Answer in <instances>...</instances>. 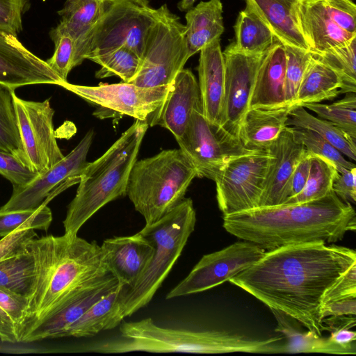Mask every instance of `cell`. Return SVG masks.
Listing matches in <instances>:
<instances>
[{
	"instance_id": "f907efd6",
	"label": "cell",
	"mask_w": 356,
	"mask_h": 356,
	"mask_svg": "<svg viewBox=\"0 0 356 356\" xmlns=\"http://www.w3.org/2000/svg\"><path fill=\"white\" fill-rule=\"evenodd\" d=\"M310 160L311 154L305 150L296 164L288 182L285 201L296 196L302 191L308 178Z\"/></svg>"
},
{
	"instance_id": "44dd1931",
	"label": "cell",
	"mask_w": 356,
	"mask_h": 356,
	"mask_svg": "<svg viewBox=\"0 0 356 356\" xmlns=\"http://www.w3.org/2000/svg\"><path fill=\"white\" fill-rule=\"evenodd\" d=\"M266 150L271 158L259 207L280 205L285 201L289 179L306 149L286 126Z\"/></svg>"
},
{
	"instance_id": "5b68a950",
	"label": "cell",
	"mask_w": 356,
	"mask_h": 356,
	"mask_svg": "<svg viewBox=\"0 0 356 356\" xmlns=\"http://www.w3.org/2000/svg\"><path fill=\"white\" fill-rule=\"evenodd\" d=\"M148 127L136 120L100 157L89 162L63 222L65 234L77 235L101 208L127 195L129 174Z\"/></svg>"
},
{
	"instance_id": "8d00e7d4",
	"label": "cell",
	"mask_w": 356,
	"mask_h": 356,
	"mask_svg": "<svg viewBox=\"0 0 356 356\" xmlns=\"http://www.w3.org/2000/svg\"><path fill=\"white\" fill-rule=\"evenodd\" d=\"M88 60L101 66L95 73L97 78L103 79L117 76L126 83L131 82L135 78L141 63V58L136 52L125 47H120L92 56Z\"/></svg>"
},
{
	"instance_id": "9a60e30c",
	"label": "cell",
	"mask_w": 356,
	"mask_h": 356,
	"mask_svg": "<svg viewBox=\"0 0 356 356\" xmlns=\"http://www.w3.org/2000/svg\"><path fill=\"white\" fill-rule=\"evenodd\" d=\"M265 252L257 245L243 241L205 254L165 298L197 293L229 281L257 261Z\"/></svg>"
},
{
	"instance_id": "603a6c76",
	"label": "cell",
	"mask_w": 356,
	"mask_h": 356,
	"mask_svg": "<svg viewBox=\"0 0 356 356\" xmlns=\"http://www.w3.org/2000/svg\"><path fill=\"white\" fill-rule=\"evenodd\" d=\"M198 86L202 113L211 122L221 127L225 96V60L220 40L200 51Z\"/></svg>"
},
{
	"instance_id": "7402d4cb",
	"label": "cell",
	"mask_w": 356,
	"mask_h": 356,
	"mask_svg": "<svg viewBox=\"0 0 356 356\" xmlns=\"http://www.w3.org/2000/svg\"><path fill=\"white\" fill-rule=\"evenodd\" d=\"M295 13L309 50L314 54L344 45L356 38L332 20L323 0H299Z\"/></svg>"
},
{
	"instance_id": "7a4b0ae2",
	"label": "cell",
	"mask_w": 356,
	"mask_h": 356,
	"mask_svg": "<svg viewBox=\"0 0 356 356\" xmlns=\"http://www.w3.org/2000/svg\"><path fill=\"white\" fill-rule=\"evenodd\" d=\"M222 225L237 238L270 250L293 244L337 242L355 230L356 213L350 203L332 191L303 203L259 207L223 216Z\"/></svg>"
},
{
	"instance_id": "1f68e13d",
	"label": "cell",
	"mask_w": 356,
	"mask_h": 356,
	"mask_svg": "<svg viewBox=\"0 0 356 356\" xmlns=\"http://www.w3.org/2000/svg\"><path fill=\"white\" fill-rule=\"evenodd\" d=\"M234 28V46L244 54H264L276 40L269 27L248 6L238 14Z\"/></svg>"
},
{
	"instance_id": "db71d44e",
	"label": "cell",
	"mask_w": 356,
	"mask_h": 356,
	"mask_svg": "<svg viewBox=\"0 0 356 356\" xmlns=\"http://www.w3.org/2000/svg\"><path fill=\"white\" fill-rule=\"evenodd\" d=\"M329 337L336 343L352 352L353 355L355 354V332L348 328H339L332 331Z\"/></svg>"
},
{
	"instance_id": "4fadbf2b",
	"label": "cell",
	"mask_w": 356,
	"mask_h": 356,
	"mask_svg": "<svg viewBox=\"0 0 356 356\" xmlns=\"http://www.w3.org/2000/svg\"><path fill=\"white\" fill-rule=\"evenodd\" d=\"M94 132L88 131L79 144L63 159L27 185L13 188L8 201L0 212L35 209L46 204L67 188L79 184L88 165L87 156Z\"/></svg>"
},
{
	"instance_id": "2e32d148",
	"label": "cell",
	"mask_w": 356,
	"mask_h": 356,
	"mask_svg": "<svg viewBox=\"0 0 356 356\" xmlns=\"http://www.w3.org/2000/svg\"><path fill=\"white\" fill-rule=\"evenodd\" d=\"M222 53L225 96L221 127L240 139L241 127L250 107L257 71L264 54L242 53L234 47L233 42Z\"/></svg>"
},
{
	"instance_id": "836d02e7",
	"label": "cell",
	"mask_w": 356,
	"mask_h": 356,
	"mask_svg": "<svg viewBox=\"0 0 356 356\" xmlns=\"http://www.w3.org/2000/svg\"><path fill=\"white\" fill-rule=\"evenodd\" d=\"M35 281V261L26 250L0 261V288L29 298Z\"/></svg>"
},
{
	"instance_id": "277c9868",
	"label": "cell",
	"mask_w": 356,
	"mask_h": 356,
	"mask_svg": "<svg viewBox=\"0 0 356 356\" xmlns=\"http://www.w3.org/2000/svg\"><path fill=\"white\" fill-rule=\"evenodd\" d=\"M121 339L90 345V352L117 354L131 352L217 354L229 353H283L282 336L254 339L225 331H193L158 326L151 318L124 322Z\"/></svg>"
},
{
	"instance_id": "4316f807",
	"label": "cell",
	"mask_w": 356,
	"mask_h": 356,
	"mask_svg": "<svg viewBox=\"0 0 356 356\" xmlns=\"http://www.w3.org/2000/svg\"><path fill=\"white\" fill-rule=\"evenodd\" d=\"M104 2V0H66L58 11L61 17L59 24L74 42L75 67L86 59L92 31L103 12Z\"/></svg>"
},
{
	"instance_id": "e0dca14e",
	"label": "cell",
	"mask_w": 356,
	"mask_h": 356,
	"mask_svg": "<svg viewBox=\"0 0 356 356\" xmlns=\"http://www.w3.org/2000/svg\"><path fill=\"white\" fill-rule=\"evenodd\" d=\"M64 81L42 60L28 50L16 35L0 31V83L13 89L33 84Z\"/></svg>"
},
{
	"instance_id": "d4e9b609",
	"label": "cell",
	"mask_w": 356,
	"mask_h": 356,
	"mask_svg": "<svg viewBox=\"0 0 356 356\" xmlns=\"http://www.w3.org/2000/svg\"><path fill=\"white\" fill-rule=\"evenodd\" d=\"M299 0H245L269 27L275 39L283 45L309 50L296 16L295 6Z\"/></svg>"
},
{
	"instance_id": "4dcf8cb0",
	"label": "cell",
	"mask_w": 356,
	"mask_h": 356,
	"mask_svg": "<svg viewBox=\"0 0 356 356\" xmlns=\"http://www.w3.org/2000/svg\"><path fill=\"white\" fill-rule=\"evenodd\" d=\"M277 321L276 331L286 339V353H320L337 355H353L350 350L332 341L307 330H301L296 320L285 314L270 309Z\"/></svg>"
},
{
	"instance_id": "ffe728a7",
	"label": "cell",
	"mask_w": 356,
	"mask_h": 356,
	"mask_svg": "<svg viewBox=\"0 0 356 356\" xmlns=\"http://www.w3.org/2000/svg\"><path fill=\"white\" fill-rule=\"evenodd\" d=\"M101 247L109 273L119 284L128 288L137 282L154 253L152 243L140 232L131 236L105 239Z\"/></svg>"
},
{
	"instance_id": "f5cc1de1",
	"label": "cell",
	"mask_w": 356,
	"mask_h": 356,
	"mask_svg": "<svg viewBox=\"0 0 356 356\" xmlns=\"http://www.w3.org/2000/svg\"><path fill=\"white\" fill-rule=\"evenodd\" d=\"M356 313V298H347L332 301L324 305L323 318L328 316H355Z\"/></svg>"
},
{
	"instance_id": "11a10c76",
	"label": "cell",
	"mask_w": 356,
	"mask_h": 356,
	"mask_svg": "<svg viewBox=\"0 0 356 356\" xmlns=\"http://www.w3.org/2000/svg\"><path fill=\"white\" fill-rule=\"evenodd\" d=\"M197 0H180L177 4L179 10L184 12L191 8Z\"/></svg>"
},
{
	"instance_id": "74e56055",
	"label": "cell",
	"mask_w": 356,
	"mask_h": 356,
	"mask_svg": "<svg viewBox=\"0 0 356 356\" xmlns=\"http://www.w3.org/2000/svg\"><path fill=\"white\" fill-rule=\"evenodd\" d=\"M28 298L0 288V339L20 342L23 322L26 315Z\"/></svg>"
},
{
	"instance_id": "3957f363",
	"label": "cell",
	"mask_w": 356,
	"mask_h": 356,
	"mask_svg": "<svg viewBox=\"0 0 356 356\" xmlns=\"http://www.w3.org/2000/svg\"><path fill=\"white\" fill-rule=\"evenodd\" d=\"M26 250L35 261V281L28 299L21 338L76 293L109 273L95 241L64 234L33 238Z\"/></svg>"
},
{
	"instance_id": "60d3db41",
	"label": "cell",
	"mask_w": 356,
	"mask_h": 356,
	"mask_svg": "<svg viewBox=\"0 0 356 356\" xmlns=\"http://www.w3.org/2000/svg\"><path fill=\"white\" fill-rule=\"evenodd\" d=\"M51 221L52 213L46 204L35 209L0 212V237L26 229L47 231Z\"/></svg>"
},
{
	"instance_id": "816d5d0a",
	"label": "cell",
	"mask_w": 356,
	"mask_h": 356,
	"mask_svg": "<svg viewBox=\"0 0 356 356\" xmlns=\"http://www.w3.org/2000/svg\"><path fill=\"white\" fill-rule=\"evenodd\" d=\"M332 191L343 202H356V167L338 172L332 184Z\"/></svg>"
},
{
	"instance_id": "52a82bcc",
	"label": "cell",
	"mask_w": 356,
	"mask_h": 356,
	"mask_svg": "<svg viewBox=\"0 0 356 356\" xmlns=\"http://www.w3.org/2000/svg\"><path fill=\"white\" fill-rule=\"evenodd\" d=\"M197 177L196 170L179 148L162 150L137 160L128 179L127 195L145 225L152 224L177 207Z\"/></svg>"
},
{
	"instance_id": "e575fe53",
	"label": "cell",
	"mask_w": 356,
	"mask_h": 356,
	"mask_svg": "<svg viewBox=\"0 0 356 356\" xmlns=\"http://www.w3.org/2000/svg\"><path fill=\"white\" fill-rule=\"evenodd\" d=\"M14 92L15 89L0 83V150L14 155L28 167L18 127Z\"/></svg>"
},
{
	"instance_id": "f546056e",
	"label": "cell",
	"mask_w": 356,
	"mask_h": 356,
	"mask_svg": "<svg viewBox=\"0 0 356 356\" xmlns=\"http://www.w3.org/2000/svg\"><path fill=\"white\" fill-rule=\"evenodd\" d=\"M341 82L336 72L314 54L298 90L294 106L331 100L340 95Z\"/></svg>"
},
{
	"instance_id": "d6986e66",
	"label": "cell",
	"mask_w": 356,
	"mask_h": 356,
	"mask_svg": "<svg viewBox=\"0 0 356 356\" xmlns=\"http://www.w3.org/2000/svg\"><path fill=\"white\" fill-rule=\"evenodd\" d=\"M195 110L202 111L198 82L189 69L183 68L169 84L166 97L149 125L165 128L177 140Z\"/></svg>"
},
{
	"instance_id": "ab89813d",
	"label": "cell",
	"mask_w": 356,
	"mask_h": 356,
	"mask_svg": "<svg viewBox=\"0 0 356 356\" xmlns=\"http://www.w3.org/2000/svg\"><path fill=\"white\" fill-rule=\"evenodd\" d=\"M320 118L328 120L356 140V95L347 92L343 98L330 104L309 103L303 106Z\"/></svg>"
},
{
	"instance_id": "5bb4252c",
	"label": "cell",
	"mask_w": 356,
	"mask_h": 356,
	"mask_svg": "<svg viewBox=\"0 0 356 356\" xmlns=\"http://www.w3.org/2000/svg\"><path fill=\"white\" fill-rule=\"evenodd\" d=\"M13 99L28 167L42 175L65 156L56 142L50 99L27 101L14 92Z\"/></svg>"
},
{
	"instance_id": "f35d334b",
	"label": "cell",
	"mask_w": 356,
	"mask_h": 356,
	"mask_svg": "<svg viewBox=\"0 0 356 356\" xmlns=\"http://www.w3.org/2000/svg\"><path fill=\"white\" fill-rule=\"evenodd\" d=\"M314 55L338 75L341 82L340 94L356 92V38L344 45Z\"/></svg>"
},
{
	"instance_id": "8fae6325",
	"label": "cell",
	"mask_w": 356,
	"mask_h": 356,
	"mask_svg": "<svg viewBox=\"0 0 356 356\" xmlns=\"http://www.w3.org/2000/svg\"><path fill=\"white\" fill-rule=\"evenodd\" d=\"M177 142L193 164L197 177L213 181L231 159L253 152L238 138L208 120L202 110L193 111L183 136Z\"/></svg>"
},
{
	"instance_id": "c3c4849f",
	"label": "cell",
	"mask_w": 356,
	"mask_h": 356,
	"mask_svg": "<svg viewBox=\"0 0 356 356\" xmlns=\"http://www.w3.org/2000/svg\"><path fill=\"white\" fill-rule=\"evenodd\" d=\"M347 298H356V264L328 290L323 299V307L328 302Z\"/></svg>"
},
{
	"instance_id": "cb8c5ba5",
	"label": "cell",
	"mask_w": 356,
	"mask_h": 356,
	"mask_svg": "<svg viewBox=\"0 0 356 356\" xmlns=\"http://www.w3.org/2000/svg\"><path fill=\"white\" fill-rule=\"evenodd\" d=\"M285 70V49L276 40L261 59L250 108H271L287 104L284 97Z\"/></svg>"
},
{
	"instance_id": "681fc988",
	"label": "cell",
	"mask_w": 356,
	"mask_h": 356,
	"mask_svg": "<svg viewBox=\"0 0 356 356\" xmlns=\"http://www.w3.org/2000/svg\"><path fill=\"white\" fill-rule=\"evenodd\" d=\"M37 236L33 229L16 230L0 241V261L26 250L27 242Z\"/></svg>"
},
{
	"instance_id": "6da1fadb",
	"label": "cell",
	"mask_w": 356,
	"mask_h": 356,
	"mask_svg": "<svg viewBox=\"0 0 356 356\" xmlns=\"http://www.w3.org/2000/svg\"><path fill=\"white\" fill-rule=\"evenodd\" d=\"M354 264L355 251L346 247L293 244L265 252L229 282L322 336L325 296Z\"/></svg>"
},
{
	"instance_id": "7dc6e473",
	"label": "cell",
	"mask_w": 356,
	"mask_h": 356,
	"mask_svg": "<svg viewBox=\"0 0 356 356\" xmlns=\"http://www.w3.org/2000/svg\"><path fill=\"white\" fill-rule=\"evenodd\" d=\"M332 20L347 33L356 35V5L353 0H323Z\"/></svg>"
},
{
	"instance_id": "ee69618b",
	"label": "cell",
	"mask_w": 356,
	"mask_h": 356,
	"mask_svg": "<svg viewBox=\"0 0 356 356\" xmlns=\"http://www.w3.org/2000/svg\"><path fill=\"white\" fill-rule=\"evenodd\" d=\"M50 37L54 43V52L46 62L62 80L67 81L70 72L75 67L74 40L60 24L51 30Z\"/></svg>"
},
{
	"instance_id": "f1b7e54d",
	"label": "cell",
	"mask_w": 356,
	"mask_h": 356,
	"mask_svg": "<svg viewBox=\"0 0 356 356\" xmlns=\"http://www.w3.org/2000/svg\"><path fill=\"white\" fill-rule=\"evenodd\" d=\"M122 285L91 306L64 332L63 337H86L113 329L122 321L119 316V296Z\"/></svg>"
},
{
	"instance_id": "83f0119b",
	"label": "cell",
	"mask_w": 356,
	"mask_h": 356,
	"mask_svg": "<svg viewBox=\"0 0 356 356\" xmlns=\"http://www.w3.org/2000/svg\"><path fill=\"white\" fill-rule=\"evenodd\" d=\"M222 13L220 0L200 1L186 11L185 35L190 58L209 44L220 40L225 29Z\"/></svg>"
},
{
	"instance_id": "f6af8a7d",
	"label": "cell",
	"mask_w": 356,
	"mask_h": 356,
	"mask_svg": "<svg viewBox=\"0 0 356 356\" xmlns=\"http://www.w3.org/2000/svg\"><path fill=\"white\" fill-rule=\"evenodd\" d=\"M0 175L13 184V188L27 185L39 175L14 155L1 150Z\"/></svg>"
},
{
	"instance_id": "9c48e42d",
	"label": "cell",
	"mask_w": 356,
	"mask_h": 356,
	"mask_svg": "<svg viewBox=\"0 0 356 356\" xmlns=\"http://www.w3.org/2000/svg\"><path fill=\"white\" fill-rule=\"evenodd\" d=\"M151 26L140 67L131 83L152 88L169 85L189 59L185 25L166 4Z\"/></svg>"
},
{
	"instance_id": "30bf717a",
	"label": "cell",
	"mask_w": 356,
	"mask_h": 356,
	"mask_svg": "<svg viewBox=\"0 0 356 356\" xmlns=\"http://www.w3.org/2000/svg\"><path fill=\"white\" fill-rule=\"evenodd\" d=\"M60 87L95 106L93 115L99 119L129 116L149 125L163 104L169 85L147 88L122 82L88 86L66 81Z\"/></svg>"
},
{
	"instance_id": "7bdbcfd3",
	"label": "cell",
	"mask_w": 356,
	"mask_h": 356,
	"mask_svg": "<svg viewBox=\"0 0 356 356\" xmlns=\"http://www.w3.org/2000/svg\"><path fill=\"white\" fill-rule=\"evenodd\" d=\"M286 55L284 97L286 104L294 106L298 88L313 57L310 51L284 45Z\"/></svg>"
},
{
	"instance_id": "d6a6232c",
	"label": "cell",
	"mask_w": 356,
	"mask_h": 356,
	"mask_svg": "<svg viewBox=\"0 0 356 356\" xmlns=\"http://www.w3.org/2000/svg\"><path fill=\"white\" fill-rule=\"evenodd\" d=\"M286 125L312 130L331 143L348 159L353 161L356 159V140L350 138L331 122L312 115L303 106L293 107L289 112Z\"/></svg>"
},
{
	"instance_id": "ba28073f",
	"label": "cell",
	"mask_w": 356,
	"mask_h": 356,
	"mask_svg": "<svg viewBox=\"0 0 356 356\" xmlns=\"http://www.w3.org/2000/svg\"><path fill=\"white\" fill-rule=\"evenodd\" d=\"M161 9L148 0H104L86 59L125 47L142 57L148 32Z\"/></svg>"
},
{
	"instance_id": "8992f818",
	"label": "cell",
	"mask_w": 356,
	"mask_h": 356,
	"mask_svg": "<svg viewBox=\"0 0 356 356\" xmlns=\"http://www.w3.org/2000/svg\"><path fill=\"white\" fill-rule=\"evenodd\" d=\"M196 213L191 198H184L158 221L140 231L154 245L153 257L132 287L122 285L119 296L122 321L147 305L161 287L195 229Z\"/></svg>"
},
{
	"instance_id": "d590c367",
	"label": "cell",
	"mask_w": 356,
	"mask_h": 356,
	"mask_svg": "<svg viewBox=\"0 0 356 356\" xmlns=\"http://www.w3.org/2000/svg\"><path fill=\"white\" fill-rule=\"evenodd\" d=\"M338 172L328 160L311 154L309 175L302 191L282 204L303 203L325 196L332 191Z\"/></svg>"
},
{
	"instance_id": "7c38bea8",
	"label": "cell",
	"mask_w": 356,
	"mask_h": 356,
	"mask_svg": "<svg viewBox=\"0 0 356 356\" xmlns=\"http://www.w3.org/2000/svg\"><path fill=\"white\" fill-rule=\"evenodd\" d=\"M271 154L253 151L231 159L214 179L223 216L259 207Z\"/></svg>"
},
{
	"instance_id": "484cf974",
	"label": "cell",
	"mask_w": 356,
	"mask_h": 356,
	"mask_svg": "<svg viewBox=\"0 0 356 356\" xmlns=\"http://www.w3.org/2000/svg\"><path fill=\"white\" fill-rule=\"evenodd\" d=\"M294 106L250 108L240 130V139L252 151L266 150L286 127L289 112Z\"/></svg>"
},
{
	"instance_id": "ac0fdd59",
	"label": "cell",
	"mask_w": 356,
	"mask_h": 356,
	"mask_svg": "<svg viewBox=\"0 0 356 356\" xmlns=\"http://www.w3.org/2000/svg\"><path fill=\"white\" fill-rule=\"evenodd\" d=\"M120 284L118 280L109 273L76 293L57 310L41 321L22 338L21 342L63 337L64 332L71 324Z\"/></svg>"
},
{
	"instance_id": "bcb514c9",
	"label": "cell",
	"mask_w": 356,
	"mask_h": 356,
	"mask_svg": "<svg viewBox=\"0 0 356 356\" xmlns=\"http://www.w3.org/2000/svg\"><path fill=\"white\" fill-rule=\"evenodd\" d=\"M28 0H0V31L17 35L22 29V16Z\"/></svg>"
},
{
	"instance_id": "b9f144b4",
	"label": "cell",
	"mask_w": 356,
	"mask_h": 356,
	"mask_svg": "<svg viewBox=\"0 0 356 356\" xmlns=\"http://www.w3.org/2000/svg\"><path fill=\"white\" fill-rule=\"evenodd\" d=\"M296 141L313 155L324 158L336 167L339 172H343L355 167L344 155L316 132L298 127H289Z\"/></svg>"
}]
</instances>
